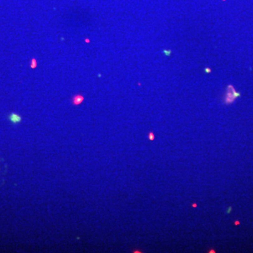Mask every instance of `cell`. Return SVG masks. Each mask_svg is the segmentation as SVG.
I'll list each match as a JSON object with an SVG mask.
<instances>
[{"instance_id": "obj_1", "label": "cell", "mask_w": 253, "mask_h": 253, "mask_svg": "<svg viewBox=\"0 0 253 253\" xmlns=\"http://www.w3.org/2000/svg\"><path fill=\"white\" fill-rule=\"evenodd\" d=\"M239 96H240V93L236 92L232 85H229L228 87V92L227 93V97L225 98V102H226V103H232L234 101L236 98L238 97Z\"/></svg>"}, {"instance_id": "obj_7", "label": "cell", "mask_w": 253, "mask_h": 253, "mask_svg": "<svg viewBox=\"0 0 253 253\" xmlns=\"http://www.w3.org/2000/svg\"><path fill=\"white\" fill-rule=\"evenodd\" d=\"M205 70L207 73H210L211 72V69H210V68H206Z\"/></svg>"}, {"instance_id": "obj_2", "label": "cell", "mask_w": 253, "mask_h": 253, "mask_svg": "<svg viewBox=\"0 0 253 253\" xmlns=\"http://www.w3.org/2000/svg\"><path fill=\"white\" fill-rule=\"evenodd\" d=\"M84 99V97L81 94H77L75 95L74 97H73L72 98V103L73 105L75 106H78L79 105V104L82 103L83 102V101Z\"/></svg>"}, {"instance_id": "obj_5", "label": "cell", "mask_w": 253, "mask_h": 253, "mask_svg": "<svg viewBox=\"0 0 253 253\" xmlns=\"http://www.w3.org/2000/svg\"><path fill=\"white\" fill-rule=\"evenodd\" d=\"M171 51L170 50H164L163 51V54H165L167 56H170V54H171Z\"/></svg>"}, {"instance_id": "obj_3", "label": "cell", "mask_w": 253, "mask_h": 253, "mask_svg": "<svg viewBox=\"0 0 253 253\" xmlns=\"http://www.w3.org/2000/svg\"><path fill=\"white\" fill-rule=\"evenodd\" d=\"M9 120L13 123H18L21 121V117L20 115L16 113H12L9 115Z\"/></svg>"}, {"instance_id": "obj_4", "label": "cell", "mask_w": 253, "mask_h": 253, "mask_svg": "<svg viewBox=\"0 0 253 253\" xmlns=\"http://www.w3.org/2000/svg\"><path fill=\"white\" fill-rule=\"evenodd\" d=\"M30 67L32 68H35L37 67V60L35 59H32L31 60V64H30Z\"/></svg>"}, {"instance_id": "obj_6", "label": "cell", "mask_w": 253, "mask_h": 253, "mask_svg": "<svg viewBox=\"0 0 253 253\" xmlns=\"http://www.w3.org/2000/svg\"><path fill=\"white\" fill-rule=\"evenodd\" d=\"M149 139L150 140H153L154 139V135H153V134L152 132H150L149 134Z\"/></svg>"}]
</instances>
